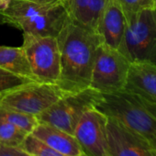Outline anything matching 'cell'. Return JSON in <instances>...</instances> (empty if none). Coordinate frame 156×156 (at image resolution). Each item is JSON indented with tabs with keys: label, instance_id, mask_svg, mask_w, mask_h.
<instances>
[{
	"label": "cell",
	"instance_id": "cell-11",
	"mask_svg": "<svg viewBox=\"0 0 156 156\" xmlns=\"http://www.w3.org/2000/svg\"><path fill=\"white\" fill-rule=\"evenodd\" d=\"M127 20L118 0H108L97 28L101 43L124 54Z\"/></svg>",
	"mask_w": 156,
	"mask_h": 156
},
{
	"label": "cell",
	"instance_id": "cell-3",
	"mask_svg": "<svg viewBox=\"0 0 156 156\" xmlns=\"http://www.w3.org/2000/svg\"><path fill=\"white\" fill-rule=\"evenodd\" d=\"M124 55L130 63L156 66V9H145L127 19Z\"/></svg>",
	"mask_w": 156,
	"mask_h": 156
},
{
	"label": "cell",
	"instance_id": "cell-13",
	"mask_svg": "<svg viewBox=\"0 0 156 156\" xmlns=\"http://www.w3.org/2000/svg\"><path fill=\"white\" fill-rule=\"evenodd\" d=\"M31 134L66 156H87L73 134L52 126L39 122Z\"/></svg>",
	"mask_w": 156,
	"mask_h": 156
},
{
	"label": "cell",
	"instance_id": "cell-14",
	"mask_svg": "<svg viewBox=\"0 0 156 156\" xmlns=\"http://www.w3.org/2000/svg\"><path fill=\"white\" fill-rule=\"evenodd\" d=\"M124 89L138 93L156 104V66L131 62Z\"/></svg>",
	"mask_w": 156,
	"mask_h": 156
},
{
	"label": "cell",
	"instance_id": "cell-8",
	"mask_svg": "<svg viewBox=\"0 0 156 156\" xmlns=\"http://www.w3.org/2000/svg\"><path fill=\"white\" fill-rule=\"evenodd\" d=\"M108 117L92 108L78 121L73 136L87 156H110L107 133Z\"/></svg>",
	"mask_w": 156,
	"mask_h": 156
},
{
	"label": "cell",
	"instance_id": "cell-23",
	"mask_svg": "<svg viewBox=\"0 0 156 156\" xmlns=\"http://www.w3.org/2000/svg\"><path fill=\"white\" fill-rule=\"evenodd\" d=\"M149 142H150V144L151 146V149H152L154 154L156 155V139H151V140H149Z\"/></svg>",
	"mask_w": 156,
	"mask_h": 156
},
{
	"label": "cell",
	"instance_id": "cell-20",
	"mask_svg": "<svg viewBox=\"0 0 156 156\" xmlns=\"http://www.w3.org/2000/svg\"><path fill=\"white\" fill-rule=\"evenodd\" d=\"M30 82H32V80L20 77L0 68V94H4Z\"/></svg>",
	"mask_w": 156,
	"mask_h": 156
},
{
	"label": "cell",
	"instance_id": "cell-9",
	"mask_svg": "<svg viewBox=\"0 0 156 156\" xmlns=\"http://www.w3.org/2000/svg\"><path fill=\"white\" fill-rule=\"evenodd\" d=\"M107 133L110 156H152L149 140L116 119L108 118Z\"/></svg>",
	"mask_w": 156,
	"mask_h": 156
},
{
	"label": "cell",
	"instance_id": "cell-2",
	"mask_svg": "<svg viewBox=\"0 0 156 156\" xmlns=\"http://www.w3.org/2000/svg\"><path fill=\"white\" fill-rule=\"evenodd\" d=\"M94 108L148 140L156 139V104L140 94L128 89L99 93Z\"/></svg>",
	"mask_w": 156,
	"mask_h": 156
},
{
	"label": "cell",
	"instance_id": "cell-5",
	"mask_svg": "<svg viewBox=\"0 0 156 156\" xmlns=\"http://www.w3.org/2000/svg\"><path fill=\"white\" fill-rule=\"evenodd\" d=\"M30 69L37 82L57 85L61 56L57 38L23 33V44Z\"/></svg>",
	"mask_w": 156,
	"mask_h": 156
},
{
	"label": "cell",
	"instance_id": "cell-16",
	"mask_svg": "<svg viewBox=\"0 0 156 156\" xmlns=\"http://www.w3.org/2000/svg\"><path fill=\"white\" fill-rule=\"evenodd\" d=\"M0 117L28 134H31L36 126L39 124V120L36 116L1 106H0Z\"/></svg>",
	"mask_w": 156,
	"mask_h": 156
},
{
	"label": "cell",
	"instance_id": "cell-1",
	"mask_svg": "<svg viewBox=\"0 0 156 156\" xmlns=\"http://www.w3.org/2000/svg\"><path fill=\"white\" fill-rule=\"evenodd\" d=\"M61 72L57 86L64 93L89 88L93 65L101 43L97 32L69 21L57 37Z\"/></svg>",
	"mask_w": 156,
	"mask_h": 156
},
{
	"label": "cell",
	"instance_id": "cell-26",
	"mask_svg": "<svg viewBox=\"0 0 156 156\" xmlns=\"http://www.w3.org/2000/svg\"><path fill=\"white\" fill-rule=\"evenodd\" d=\"M2 95H3V94H0V99H1V97H2Z\"/></svg>",
	"mask_w": 156,
	"mask_h": 156
},
{
	"label": "cell",
	"instance_id": "cell-12",
	"mask_svg": "<svg viewBox=\"0 0 156 156\" xmlns=\"http://www.w3.org/2000/svg\"><path fill=\"white\" fill-rule=\"evenodd\" d=\"M108 2V0H63L71 21L95 32Z\"/></svg>",
	"mask_w": 156,
	"mask_h": 156
},
{
	"label": "cell",
	"instance_id": "cell-15",
	"mask_svg": "<svg viewBox=\"0 0 156 156\" xmlns=\"http://www.w3.org/2000/svg\"><path fill=\"white\" fill-rule=\"evenodd\" d=\"M0 68L20 77L35 81L22 46H0Z\"/></svg>",
	"mask_w": 156,
	"mask_h": 156
},
{
	"label": "cell",
	"instance_id": "cell-10",
	"mask_svg": "<svg viewBox=\"0 0 156 156\" xmlns=\"http://www.w3.org/2000/svg\"><path fill=\"white\" fill-rule=\"evenodd\" d=\"M69 21L71 20L62 0L20 22L17 29L30 35L57 38Z\"/></svg>",
	"mask_w": 156,
	"mask_h": 156
},
{
	"label": "cell",
	"instance_id": "cell-25",
	"mask_svg": "<svg viewBox=\"0 0 156 156\" xmlns=\"http://www.w3.org/2000/svg\"><path fill=\"white\" fill-rule=\"evenodd\" d=\"M152 156H156V155L154 154V152H153V151H152Z\"/></svg>",
	"mask_w": 156,
	"mask_h": 156
},
{
	"label": "cell",
	"instance_id": "cell-17",
	"mask_svg": "<svg viewBox=\"0 0 156 156\" xmlns=\"http://www.w3.org/2000/svg\"><path fill=\"white\" fill-rule=\"evenodd\" d=\"M29 134L0 117V144L20 147Z\"/></svg>",
	"mask_w": 156,
	"mask_h": 156
},
{
	"label": "cell",
	"instance_id": "cell-19",
	"mask_svg": "<svg viewBox=\"0 0 156 156\" xmlns=\"http://www.w3.org/2000/svg\"><path fill=\"white\" fill-rule=\"evenodd\" d=\"M118 2L125 14L126 20L140 11L155 9V0H118Z\"/></svg>",
	"mask_w": 156,
	"mask_h": 156
},
{
	"label": "cell",
	"instance_id": "cell-4",
	"mask_svg": "<svg viewBox=\"0 0 156 156\" xmlns=\"http://www.w3.org/2000/svg\"><path fill=\"white\" fill-rule=\"evenodd\" d=\"M130 62L119 51L100 43L97 50L89 87L100 94L125 88Z\"/></svg>",
	"mask_w": 156,
	"mask_h": 156
},
{
	"label": "cell",
	"instance_id": "cell-24",
	"mask_svg": "<svg viewBox=\"0 0 156 156\" xmlns=\"http://www.w3.org/2000/svg\"><path fill=\"white\" fill-rule=\"evenodd\" d=\"M154 9H156V0H155V5H154Z\"/></svg>",
	"mask_w": 156,
	"mask_h": 156
},
{
	"label": "cell",
	"instance_id": "cell-22",
	"mask_svg": "<svg viewBox=\"0 0 156 156\" xmlns=\"http://www.w3.org/2000/svg\"><path fill=\"white\" fill-rule=\"evenodd\" d=\"M27 1H31L36 4H40L43 6H51V5H54L59 2H62V0H27Z\"/></svg>",
	"mask_w": 156,
	"mask_h": 156
},
{
	"label": "cell",
	"instance_id": "cell-7",
	"mask_svg": "<svg viewBox=\"0 0 156 156\" xmlns=\"http://www.w3.org/2000/svg\"><path fill=\"white\" fill-rule=\"evenodd\" d=\"M64 94L55 84L32 81L4 93L0 106L38 117Z\"/></svg>",
	"mask_w": 156,
	"mask_h": 156
},
{
	"label": "cell",
	"instance_id": "cell-6",
	"mask_svg": "<svg viewBox=\"0 0 156 156\" xmlns=\"http://www.w3.org/2000/svg\"><path fill=\"white\" fill-rule=\"evenodd\" d=\"M99 93L89 88L76 93H65L46 111L38 116L44 123L73 135L74 129L83 114L94 108Z\"/></svg>",
	"mask_w": 156,
	"mask_h": 156
},
{
	"label": "cell",
	"instance_id": "cell-21",
	"mask_svg": "<svg viewBox=\"0 0 156 156\" xmlns=\"http://www.w3.org/2000/svg\"><path fill=\"white\" fill-rule=\"evenodd\" d=\"M0 156H30L20 147L0 144Z\"/></svg>",
	"mask_w": 156,
	"mask_h": 156
},
{
	"label": "cell",
	"instance_id": "cell-18",
	"mask_svg": "<svg viewBox=\"0 0 156 156\" xmlns=\"http://www.w3.org/2000/svg\"><path fill=\"white\" fill-rule=\"evenodd\" d=\"M20 147L30 156H66L52 149L32 134H29Z\"/></svg>",
	"mask_w": 156,
	"mask_h": 156
}]
</instances>
